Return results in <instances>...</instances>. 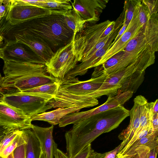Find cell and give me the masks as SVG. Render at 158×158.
<instances>
[{"instance_id": "cell-1", "label": "cell", "mask_w": 158, "mask_h": 158, "mask_svg": "<svg viewBox=\"0 0 158 158\" xmlns=\"http://www.w3.org/2000/svg\"><path fill=\"white\" fill-rule=\"evenodd\" d=\"M62 12L55 11L50 15L15 25L2 18L0 33L5 40L9 41L15 35L26 32L42 39L53 51H56L69 42L74 35L67 26Z\"/></svg>"}, {"instance_id": "cell-2", "label": "cell", "mask_w": 158, "mask_h": 158, "mask_svg": "<svg viewBox=\"0 0 158 158\" xmlns=\"http://www.w3.org/2000/svg\"><path fill=\"white\" fill-rule=\"evenodd\" d=\"M129 111L120 106L73 124L64 135L66 154L75 156L101 135L117 128L129 116Z\"/></svg>"}, {"instance_id": "cell-3", "label": "cell", "mask_w": 158, "mask_h": 158, "mask_svg": "<svg viewBox=\"0 0 158 158\" xmlns=\"http://www.w3.org/2000/svg\"><path fill=\"white\" fill-rule=\"evenodd\" d=\"M4 74L0 94L22 92L43 85L57 82L45 64L29 62H4Z\"/></svg>"}, {"instance_id": "cell-4", "label": "cell", "mask_w": 158, "mask_h": 158, "mask_svg": "<svg viewBox=\"0 0 158 158\" xmlns=\"http://www.w3.org/2000/svg\"><path fill=\"white\" fill-rule=\"evenodd\" d=\"M112 21L107 20L98 24L86 23L73 37V50L78 62L87 60L100 36Z\"/></svg>"}, {"instance_id": "cell-5", "label": "cell", "mask_w": 158, "mask_h": 158, "mask_svg": "<svg viewBox=\"0 0 158 158\" xmlns=\"http://www.w3.org/2000/svg\"><path fill=\"white\" fill-rule=\"evenodd\" d=\"M53 97L45 94L20 92L3 94L0 101L21 110L31 117L50 109L47 105Z\"/></svg>"}, {"instance_id": "cell-6", "label": "cell", "mask_w": 158, "mask_h": 158, "mask_svg": "<svg viewBox=\"0 0 158 158\" xmlns=\"http://www.w3.org/2000/svg\"><path fill=\"white\" fill-rule=\"evenodd\" d=\"M73 37L67 44L54 52L45 63L47 72L56 79L57 82L61 81L77 65L78 62L73 53Z\"/></svg>"}, {"instance_id": "cell-7", "label": "cell", "mask_w": 158, "mask_h": 158, "mask_svg": "<svg viewBox=\"0 0 158 158\" xmlns=\"http://www.w3.org/2000/svg\"><path fill=\"white\" fill-rule=\"evenodd\" d=\"M133 94L131 91H127L117 94L114 96H109L104 104L96 108L87 111L75 112L67 114L61 119L62 123L64 126L73 124L95 114L123 106L132 97Z\"/></svg>"}, {"instance_id": "cell-8", "label": "cell", "mask_w": 158, "mask_h": 158, "mask_svg": "<svg viewBox=\"0 0 158 158\" xmlns=\"http://www.w3.org/2000/svg\"><path fill=\"white\" fill-rule=\"evenodd\" d=\"M54 11L41 7L19 4L11 0H10L6 14L2 18L15 25L50 15Z\"/></svg>"}, {"instance_id": "cell-9", "label": "cell", "mask_w": 158, "mask_h": 158, "mask_svg": "<svg viewBox=\"0 0 158 158\" xmlns=\"http://www.w3.org/2000/svg\"><path fill=\"white\" fill-rule=\"evenodd\" d=\"M32 121L21 110L0 101V125L8 131L31 129Z\"/></svg>"}, {"instance_id": "cell-10", "label": "cell", "mask_w": 158, "mask_h": 158, "mask_svg": "<svg viewBox=\"0 0 158 158\" xmlns=\"http://www.w3.org/2000/svg\"><path fill=\"white\" fill-rule=\"evenodd\" d=\"M1 48L2 59L4 62H29L45 64V62L37 56L27 46L16 40L4 42Z\"/></svg>"}, {"instance_id": "cell-11", "label": "cell", "mask_w": 158, "mask_h": 158, "mask_svg": "<svg viewBox=\"0 0 158 158\" xmlns=\"http://www.w3.org/2000/svg\"><path fill=\"white\" fill-rule=\"evenodd\" d=\"M141 2L142 0H138L135 7L132 18L124 32L99 60L95 67L101 65L114 55L123 51L129 41L142 28L138 19L139 11Z\"/></svg>"}, {"instance_id": "cell-12", "label": "cell", "mask_w": 158, "mask_h": 158, "mask_svg": "<svg viewBox=\"0 0 158 158\" xmlns=\"http://www.w3.org/2000/svg\"><path fill=\"white\" fill-rule=\"evenodd\" d=\"M108 2L107 0H74L71 1L73 9L86 23L95 24Z\"/></svg>"}, {"instance_id": "cell-13", "label": "cell", "mask_w": 158, "mask_h": 158, "mask_svg": "<svg viewBox=\"0 0 158 158\" xmlns=\"http://www.w3.org/2000/svg\"><path fill=\"white\" fill-rule=\"evenodd\" d=\"M105 75L85 81H80L77 78L63 80L59 85L68 92L75 95L89 94L98 90L102 85L106 77Z\"/></svg>"}, {"instance_id": "cell-14", "label": "cell", "mask_w": 158, "mask_h": 158, "mask_svg": "<svg viewBox=\"0 0 158 158\" xmlns=\"http://www.w3.org/2000/svg\"><path fill=\"white\" fill-rule=\"evenodd\" d=\"M119 28L113 30L111 36L103 47L96 51L88 60L77 64L73 69L65 75L62 80L74 78L77 76L83 75L89 69L95 67L97 63L110 47L111 44L116 37Z\"/></svg>"}, {"instance_id": "cell-15", "label": "cell", "mask_w": 158, "mask_h": 158, "mask_svg": "<svg viewBox=\"0 0 158 158\" xmlns=\"http://www.w3.org/2000/svg\"><path fill=\"white\" fill-rule=\"evenodd\" d=\"M16 40L27 46L45 63L52 57L54 52L42 39L26 32L17 34L11 40Z\"/></svg>"}, {"instance_id": "cell-16", "label": "cell", "mask_w": 158, "mask_h": 158, "mask_svg": "<svg viewBox=\"0 0 158 158\" xmlns=\"http://www.w3.org/2000/svg\"><path fill=\"white\" fill-rule=\"evenodd\" d=\"M144 97L141 95L136 96L134 99V104L129 111L130 122L129 125L119 135L118 138L123 141L120 143L122 149L130 140L139 128L140 125L141 106Z\"/></svg>"}, {"instance_id": "cell-17", "label": "cell", "mask_w": 158, "mask_h": 158, "mask_svg": "<svg viewBox=\"0 0 158 158\" xmlns=\"http://www.w3.org/2000/svg\"><path fill=\"white\" fill-rule=\"evenodd\" d=\"M54 126L44 127L33 125L31 129L38 139L46 158H53L57 145L53 137Z\"/></svg>"}, {"instance_id": "cell-18", "label": "cell", "mask_w": 158, "mask_h": 158, "mask_svg": "<svg viewBox=\"0 0 158 158\" xmlns=\"http://www.w3.org/2000/svg\"><path fill=\"white\" fill-rule=\"evenodd\" d=\"M87 108L84 106H74L66 108L59 107L55 110L36 114L31 117L32 121H43L55 125L59 124L60 119L69 113L79 112L81 109Z\"/></svg>"}, {"instance_id": "cell-19", "label": "cell", "mask_w": 158, "mask_h": 158, "mask_svg": "<svg viewBox=\"0 0 158 158\" xmlns=\"http://www.w3.org/2000/svg\"><path fill=\"white\" fill-rule=\"evenodd\" d=\"M145 39L152 50L158 51V14L150 15L144 28L143 29Z\"/></svg>"}, {"instance_id": "cell-20", "label": "cell", "mask_w": 158, "mask_h": 158, "mask_svg": "<svg viewBox=\"0 0 158 158\" xmlns=\"http://www.w3.org/2000/svg\"><path fill=\"white\" fill-rule=\"evenodd\" d=\"M26 142L25 158H40L42 149L31 129L22 130Z\"/></svg>"}, {"instance_id": "cell-21", "label": "cell", "mask_w": 158, "mask_h": 158, "mask_svg": "<svg viewBox=\"0 0 158 158\" xmlns=\"http://www.w3.org/2000/svg\"><path fill=\"white\" fill-rule=\"evenodd\" d=\"M145 71L137 70L125 78L118 89L117 94L127 91L135 93L144 79Z\"/></svg>"}, {"instance_id": "cell-22", "label": "cell", "mask_w": 158, "mask_h": 158, "mask_svg": "<svg viewBox=\"0 0 158 158\" xmlns=\"http://www.w3.org/2000/svg\"><path fill=\"white\" fill-rule=\"evenodd\" d=\"M148 45L142 28L129 41L123 51L129 53L137 54Z\"/></svg>"}, {"instance_id": "cell-23", "label": "cell", "mask_w": 158, "mask_h": 158, "mask_svg": "<svg viewBox=\"0 0 158 158\" xmlns=\"http://www.w3.org/2000/svg\"><path fill=\"white\" fill-rule=\"evenodd\" d=\"M67 26L73 32V35L84 27L86 23L73 9L62 12Z\"/></svg>"}, {"instance_id": "cell-24", "label": "cell", "mask_w": 158, "mask_h": 158, "mask_svg": "<svg viewBox=\"0 0 158 158\" xmlns=\"http://www.w3.org/2000/svg\"><path fill=\"white\" fill-rule=\"evenodd\" d=\"M158 131H154L149 133L145 136L134 143L124 155L134 154L135 150L139 146L148 147L151 150L158 148Z\"/></svg>"}, {"instance_id": "cell-25", "label": "cell", "mask_w": 158, "mask_h": 158, "mask_svg": "<svg viewBox=\"0 0 158 158\" xmlns=\"http://www.w3.org/2000/svg\"><path fill=\"white\" fill-rule=\"evenodd\" d=\"M69 0H37L35 6L52 11L63 12L73 9Z\"/></svg>"}, {"instance_id": "cell-26", "label": "cell", "mask_w": 158, "mask_h": 158, "mask_svg": "<svg viewBox=\"0 0 158 158\" xmlns=\"http://www.w3.org/2000/svg\"><path fill=\"white\" fill-rule=\"evenodd\" d=\"M59 86V83L56 82L40 85L22 92L45 94L54 97L56 94Z\"/></svg>"}, {"instance_id": "cell-27", "label": "cell", "mask_w": 158, "mask_h": 158, "mask_svg": "<svg viewBox=\"0 0 158 158\" xmlns=\"http://www.w3.org/2000/svg\"><path fill=\"white\" fill-rule=\"evenodd\" d=\"M92 150L91 144H90L75 156L70 157L66 153L57 148L55 152L54 157L55 158H88Z\"/></svg>"}, {"instance_id": "cell-28", "label": "cell", "mask_w": 158, "mask_h": 158, "mask_svg": "<svg viewBox=\"0 0 158 158\" xmlns=\"http://www.w3.org/2000/svg\"><path fill=\"white\" fill-rule=\"evenodd\" d=\"M138 0H128L124 2V16L123 22L128 25L131 21L134 14L135 6Z\"/></svg>"}, {"instance_id": "cell-29", "label": "cell", "mask_w": 158, "mask_h": 158, "mask_svg": "<svg viewBox=\"0 0 158 158\" xmlns=\"http://www.w3.org/2000/svg\"><path fill=\"white\" fill-rule=\"evenodd\" d=\"M22 131L16 130L8 131L0 142V155L3 150L15 139Z\"/></svg>"}, {"instance_id": "cell-30", "label": "cell", "mask_w": 158, "mask_h": 158, "mask_svg": "<svg viewBox=\"0 0 158 158\" xmlns=\"http://www.w3.org/2000/svg\"><path fill=\"white\" fill-rule=\"evenodd\" d=\"M150 15L147 6L142 0L139 11L138 19L139 23L142 28H144Z\"/></svg>"}, {"instance_id": "cell-31", "label": "cell", "mask_w": 158, "mask_h": 158, "mask_svg": "<svg viewBox=\"0 0 158 158\" xmlns=\"http://www.w3.org/2000/svg\"><path fill=\"white\" fill-rule=\"evenodd\" d=\"M26 142L22 133L16 148L13 152V158H25Z\"/></svg>"}, {"instance_id": "cell-32", "label": "cell", "mask_w": 158, "mask_h": 158, "mask_svg": "<svg viewBox=\"0 0 158 158\" xmlns=\"http://www.w3.org/2000/svg\"><path fill=\"white\" fill-rule=\"evenodd\" d=\"M22 133L19 135L15 139L3 150L0 156L3 158H6L12 153L18 146Z\"/></svg>"}, {"instance_id": "cell-33", "label": "cell", "mask_w": 158, "mask_h": 158, "mask_svg": "<svg viewBox=\"0 0 158 158\" xmlns=\"http://www.w3.org/2000/svg\"><path fill=\"white\" fill-rule=\"evenodd\" d=\"M142 1L147 6L150 15L158 13V1L157 0H143Z\"/></svg>"}, {"instance_id": "cell-34", "label": "cell", "mask_w": 158, "mask_h": 158, "mask_svg": "<svg viewBox=\"0 0 158 158\" xmlns=\"http://www.w3.org/2000/svg\"><path fill=\"white\" fill-rule=\"evenodd\" d=\"M9 2L10 0H0V19L6 15Z\"/></svg>"}, {"instance_id": "cell-35", "label": "cell", "mask_w": 158, "mask_h": 158, "mask_svg": "<svg viewBox=\"0 0 158 158\" xmlns=\"http://www.w3.org/2000/svg\"><path fill=\"white\" fill-rule=\"evenodd\" d=\"M121 147V145L120 144L113 150L109 152H106L103 158H115L117 154L119 152Z\"/></svg>"}, {"instance_id": "cell-36", "label": "cell", "mask_w": 158, "mask_h": 158, "mask_svg": "<svg viewBox=\"0 0 158 158\" xmlns=\"http://www.w3.org/2000/svg\"><path fill=\"white\" fill-rule=\"evenodd\" d=\"M115 24V21H112L111 23L105 29L100 39L103 38L110 34L114 29V27Z\"/></svg>"}, {"instance_id": "cell-37", "label": "cell", "mask_w": 158, "mask_h": 158, "mask_svg": "<svg viewBox=\"0 0 158 158\" xmlns=\"http://www.w3.org/2000/svg\"><path fill=\"white\" fill-rule=\"evenodd\" d=\"M122 26L121 27L120 29L119 30L117 34L114 39V41L111 44V47L118 40L120 37L122 35L126 30L128 25H127L124 23L123 22Z\"/></svg>"}, {"instance_id": "cell-38", "label": "cell", "mask_w": 158, "mask_h": 158, "mask_svg": "<svg viewBox=\"0 0 158 158\" xmlns=\"http://www.w3.org/2000/svg\"><path fill=\"white\" fill-rule=\"evenodd\" d=\"M151 123L153 130L158 131V114H152Z\"/></svg>"}, {"instance_id": "cell-39", "label": "cell", "mask_w": 158, "mask_h": 158, "mask_svg": "<svg viewBox=\"0 0 158 158\" xmlns=\"http://www.w3.org/2000/svg\"><path fill=\"white\" fill-rule=\"evenodd\" d=\"M158 153V148L150 150L148 153V158H156Z\"/></svg>"}, {"instance_id": "cell-40", "label": "cell", "mask_w": 158, "mask_h": 158, "mask_svg": "<svg viewBox=\"0 0 158 158\" xmlns=\"http://www.w3.org/2000/svg\"><path fill=\"white\" fill-rule=\"evenodd\" d=\"M8 131L4 127L0 125V142Z\"/></svg>"}, {"instance_id": "cell-41", "label": "cell", "mask_w": 158, "mask_h": 158, "mask_svg": "<svg viewBox=\"0 0 158 158\" xmlns=\"http://www.w3.org/2000/svg\"><path fill=\"white\" fill-rule=\"evenodd\" d=\"M136 153L131 155H124L123 156H120L117 154L115 158H134Z\"/></svg>"}, {"instance_id": "cell-42", "label": "cell", "mask_w": 158, "mask_h": 158, "mask_svg": "<svg viewBox=\"0 0 158 158\" xmlns=\"http://www.w3.org/2000/svg\"><path fill=\"white\" fill-rule=\"evenodd\" d=\"M4 39L0 33V46H2L3 43Z\"/></svg>"}, {"instance_id": "cell-43", "label": "cell", "mask_w": 158, "mask_h": 158, "mask_svg": "<svg viewBox=\"0 0 158 158\" xmlns=\"http://www.w3.org/2000/svg\"><path fill=\"white\" fill-rule=\"evenodd\" d=\"M4 77H2L0 73V88H1L3 81Z\"/></svg>"}, {"instance_id": "cell-44", "label": "cell", "mask_w": 158, "mask_h": 158, "mask_svg": "<svg viewBox=\"0 0 158 158\" xmlns=\"http://www.w3.org/2000/svg\"><path fill=\"white\" fill-rule=\"evenodd\" d=\"M40 158H46L45 153L42 150Z\"/></svg>"}, {"instance_id": "cell-45", "label": "cell", "mask_w": 158, "mask_h": 158, "mask_svg": "<svg viewBox=\"0 0 158 158\" xmlns=\"http://www.w3.org/2000/svg\"><path fill=\"white\" fill-rule=\"evenodd\" d=\"M6 158H13V152L10 154Z\"/></svg>"}, {"instance_id": "cell-46", "label": "cell", "mask_w": 158, "mask_h": 158, "mask_svg": "<svg viewBox=\"0 0 158 158\" xmlns=\"http://www.w3.org/2000/svg\"><path fill=\"white\" fill-rule=\"evenodd\" d=\"M2 52L1 48H0V58H2Z\"/></svg>"}, {"instance_id": "cell-47", "label": "cell", "mask_w": 158, "mask_h": 158, "mask_svg": "<svg viewBox=\"0 0 158 158\" xmlns=\"http://www.w3.org/2000/svg\"><path fill=\"white\" fill-rule=\"evenodd\" d=\"M148 153L145 156L144 158H148Z\"/></svg>"}, {"instance_id": "cell-48", "label": "cell", "mask_w": 158, "mask_h": 158, "mask_svg": "<svg viewBox=\"0 0 158 158\" xmlns=\"http://www.w3.org/2000/svg\"><path fill=\"white\" fill-rule=\"evenodd\" d=\"M0 158H3L1 156H0Z\"/></svg>"}]
</instances>
